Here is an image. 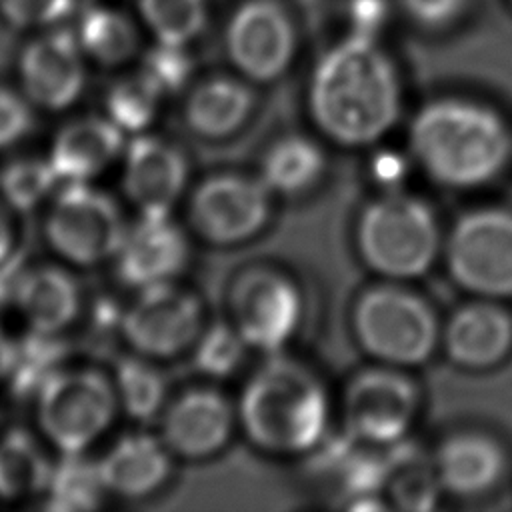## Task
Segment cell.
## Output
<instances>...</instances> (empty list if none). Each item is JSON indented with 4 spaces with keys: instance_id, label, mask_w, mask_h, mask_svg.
<instances>
[{
    "instance_id": "12",
    "label": "cell",
    "mask_w": 512,
    "mask_h": 512,
    "mask_svg": "<svg viewBox=\"0 0 512 512\" xmlns=\"http://www.w3.org/2000/svg\"><path fill=\"white\" fill-rule=\"evenodd\" d=\"M420 408V392L402 368L378 366L358 372L344 392L348 432L364 444L390 448L404 440Z\"/></svg>"
},
{
    "instance_id": "38",
    "label": "cell",
    "mask_w": 512,
    "mask_h": 512,
    "mask_svg": "<svg viewBox=\"0 0 512 512\" xmlns=\"http://www.w3.org/2000/svg\"><path fill=\"white\" fill-rule=\"evenodd\" d=\"M404 12L422 28L438 30L454 24L470 0H400Z\"/></svg>"
},
{
    "instance_id": "27",
    "label": "cell",
    "mask_w": 512,
    "mask_h": 512,
    "mask_svg": "<svg viewBox=\"0 0 512 512\" xmlns=\"http://www.w3.org/2000/svg\"><path fill=\"white\" fill-rule=\"evenodd\" d=\"M322 148L306 136H286L264 154L260 178L274 194H300L310 190L324 174Z\"/></svg>"
},
{
    "instance_id": "23",
    "label": "cell",
    "mask_w": 512,
    "mask_h": 512,
    "mask_svg": "<svg viewBox=\"0 0 512 512\" xmlns=\"http://www.w3.org/2000/svg\"><path fill=\"white\" fill-rule=\"evenodd\" d=\"M506 468L500 444L478 432H460L446 438L434 458V476L442 490L458 498H476L490 492Z\"/></svg>"
},
{
    "instance_id": "11",
    "label": "cell",
    "mask_w": 512,
    "mask_h": 512,
    "mask_svg": "<svg viewBox=\"0 0 512 512\" xmlns=\"http://www.w3.org/2000/svg\"><path fill=\"white\" fill-rule=\"evenodd\" d=\"M228 312L248 348L270 356L294 338L302 320V294L286 274L250 268L234 278Z\"/></svg>"
},
{
    "instance_id": "25",
    "label": "cell",
    "mask_w": 512,
    "mask_h": 512,
    "mask_svg": "<svg viewBox=\"0 0 512 512\" xmlns=\"http://www.w3.org/2000/svg\"><path fill=\"white\" fill-rule=\"evenodd\" d=\"M110 374L124 416L138 424L158 420L170 398L160 362L128 352L114 362Z\"/></svg>"
},
{
    "instance_id": "24",
    "label": "cell",
    "mask_w": 512,
    "mask_h": 512,
    "mask_svg": "<svg viewBox=\"0 0 512 512\" xmlns=\"http://www.w3.org/2000/svg\"><path fill=\"white\" fill-rule=\"evenodd\" d=\"M52 448L36 432L12 426L0 432V502L44 498L52 472Z\"/></svg>"
},
{
    "instance_id": "40",
    "label": "cell",
    "mask_w": 512,
    "mask_h": 512,
    "mask_svg": "<svg viewBox=\"0 0 512 512\" xmlns=\"http://www.w3.org/2000/svg\"><path fill=\"white\" fill-rule=\"evenodd\" d=\"M16 212L0 200V268L20 262V232Z\"/></svg>"
},
{
    "instance_id": "21",
    "label": "cell",
    "mask_w": 512,
    "mask_h": 512,
    "mask_svg": "<svg viewBox=\"0 0 512 512\" xmlns=\"http://www.w3.org/2000/svg\"><path fill=\"white\" fill-rule=\"evenodd\" d=\"M442 342L448 358L460 368H492L512 350V316L496 300L480 298L450 316Z\"/></svg>"
},
{
    "instance_id": "13",
    "label": "cell",
    "mask_w": 512,
    "mask_h": 512,
    "mask_svg": "<svg viewBox=\"0 0 512 512\" xmlns=\"http://www.w3.org/2000/svg\"><path fill=\"white\" fill-rule=\"evenodd\" d=\"M190 162L170 138L144 132L130 136L120 156V192L138 216H168L186 200Z\"/></svg>"
},
{
    "instance_id": "35",
    "label": "cell",
    "mask_w": 512,
    "mask_h": 512,
    "mask_svg": "<svg viewBox=\"0 0 512 512\" xmlns=\"http://www.w3.org/2000/svg\"><path fill=\"white\" fill-rule=\"evenodd\" d=\"M142 68L164 88L168 96L180 92L192 76V60L186 54V48L180 46L158 44L144 56Z\"/></svg>"
},
{
    "instance_id": "26",
    "label": "cell",
    "mask_w": 512,
    "mask_h": 512,
    "mask_svg": "<svg viewBox=\"0 0 512 512\" xmlns=\"http://www.w3.org/2000/svg\"><path fill=\"white\" fill-rule=\"evenodd\" d=\"M168 94L140 66L116 78L104 94V114L130 138L150 132L158 122Z\"/></svg>"
},
{
    "instance_id": "19",
    "label": "cell",
    "mask_w": 512,
    "mask_h": 512,
    "mask_svg": "<svg viewBox=\"0 0 512 512\" xmlns=\"http://www.w3.org/2000/svg\"><path fill=\"white\" fill-rule=\"evenodd\" d=\"M176 456L158 432L130 430L114 440L96 458L98 474L108 498L142 502L160 494L174 476Z\"/></svg>"
},
{
    "instance_id": "33",
    "label": "cell",
    "mask_w": 512,
    "mask_h": 512,
    "mask_svg": "<svg viewBox=\"0 0 512 512\" xmlns=\"http://www.w3.org/2000/svg\"><path fill=\"white\" fill-rule=\"evenodd\" d=\"M246 350L248 344L228 320L206 324L196 338L190 354L194 368L200 374L220 380L232 376L240 368Z\"/></svg>"
},
{
    "instance_id": "4",
    "label": "cell",
    "mask_w": 512,
    "mask_h": 512,
    "mask_svg": "<svg viewBox=\"0 0 512 512\" xmlns=\"http://www.w3.org/2000/svg\"><path fill=\"white\" fill-rule=\"evenodd\" d=\"M34 430L58 456L88 454L122 414L112 374L64 362L34 392Z\"/></svg>"
},
{
    "instance_id": "34",
    "label": "cell",
    "mask_w": 512,
    "mask_h": 512,
    "mask_svg": "<svg viewBox=\"0 0 512 512\" xmlns=\"http://www.w3.org/2000/svg\"><path fill=\"white\" fill-rule=\"evenodd\" d=\"M36 108L20 92L0 84V154L20 146L34 128Z\"/></svg>"
},
{
    "instance_id": "7",
    "label": "cell",
    "mask_w": 512,
    "mask_h": 512,
    "mask_svg": "<svg viewBox=\"0 0 512 512\" xmlns=\"http://www.w3.org/2000/svg\"><path fill=\"white\" fill-rule=\"evenodd\" d=\"M352 328L368 356L394 368L424 364L440 340L430 304L398 284H380L362 292L354 304Z\"/></svg>"
},
{
    "instance_id": "32",
    "label": "cell",
    "mask_w": 512,
    "mask_h": 512,
    "mask_svg": "<svg viewBox=\"0 0 512 512\" xmlns=\"http://www.w3.org/2000/svg\"><path fill=\"white\" fill-rule=\"evenodd\" d=\"M158 44L186 48L206 24V0H138Z\"/></svg>"
},
{
    "instance_id": "16",
    "label": "cell",
    "mask_w": 512,
    "mask_h": 512,
    "mask_svg": "<svg viewBox=\"0 0 512 512\" xmlns=\"http://www.w3.org/2000/svg\"><path fill=\"white\" fill-rule=\"evenodd\" d=\"M238 426L236 406L212 386H190L170 396L158 434L176 460L200 462L220 454Z\"/></svg>"
},
{
    "instance_id": "9",
    "label": "cell",
    "mask_w": 512,
    "mask_h": 512,
    "mask_svg": "<svg viewBox=\"0 0 512 512\" xmlns=\"http://www.w3.org/2000/svg\"><path fill=\"white\" fill-rule=\"evenodd\" d=\"M444 256L462 290L486 300L512 298V210L484 206L462 214Z\"/></svg>"
},
{
    "instance_id": "36",
    "label": "cell",
    "mask_w": 512,
    "mask_h": 512,
    "mask_svg": "<svg viewBox=\"0 0 512 512\" xmlns=\"http://www.w3.org/2000/svg\"><path fill=\"white\" fill-rule=\"evenodd\" d=\"M74 0H0V14L18 28H48L62 22Z\"/></svg>"
},
{
    "instance_id": "1",
    "label": "cell",
    "mask_w": 512,
    "mask_h": 512,
    "mask_svg": "<svg viewBox=\"0 0 512 512\" xmlns=\"http://www.w3.org/2000/svg\"><path fill=\"white\" fill-rule=\"evenodd\" d=\"M314 124L348 148L384 138L400 120L402 84L376 38L344 36L314 66L308 86Z\"/></svg>"
},
{
    "instance_id": "30",
    "label": "cell",
    "mask_w": 512,
    "mask_h": 512,
    "mask_svg": "<svg viewBox=\"0 0 512 512\" xmlns=\"http://www.w3.org/2000/svg\"><path fill=\"white\" fill-rule=\"evenodd\" d=\"M106 498L96 460H90L88 454L60 456L44 494L48 508L66 512L96 510Z\"/></svg>"
},
{
    "instance_id": "42",
    "label": "cell",
    "mask_w": 512,
    "mask_h": 512,
    "mask_svg": "<svg viewBox=\"0 0 512 512\" xmlns=\"http://www.w3.org/2000/svg\"><path fill=\"white\" fill-rule=\"evenodd\" d=\"M510 2H512V0H510Z\"/></svg>"
},
{
    "instance_id": "29",
    "label": "cell",
    "mask_w": 512,
    "mask_h": 512,
    "mask_svg": "<svg viewBox=\"0 0 512 512\" xmlns=\"http://www.w3.org/2000/svg\"><path fill=\"white\" fill-rule=\"evenodd\" d=\"M60 184L48 156L20 154L0 166V200L18 216L44 208Z\"/></svg>"
},
{
    "instance_id": "22",
    "label": "cell",
    "mask_w": 512,
    "mask_h": 512,
    "mask_svg": "<svg viewBox=\"0 0 512 512\" xmlns=\"http://www.w3.org/2000/svg\"><path fill=\"white\" fill-rule=\"evenodd\" d=\"M252 108L254 94L246 82L232 76H210L188 88L180 118L192 136L218 142L236 134L248 122Z\"/></svg>"
},
{
    "instance_id": "5",
    "label": "cell",
    "mask_w": 512,
    "mask_h": 512,
    "mask_svg": "<svg viewBox=\"0 0 512 512\" xmlns=\"http://www.w3.org/2000/svg\"><path fill=\"white\" fill-rule=\"evenodd\" d=\"M356 246L364 264L386 280L424 276L440 254V230L432 208L404 192H386L360 212Z\"/></svg>"
},
{
    "instance_id": "8",
    "label": "cell",
    "mask_w": 512,
    "mask_h": 512,
    "mask_svg": "<svg viewBox=\"0 0 512 512\" xmlns=\"http://www.w3.org/2000/svg\"><path fill=\"white\" fill-rule=\"evenodd\" d=\"M204 326L202 298L178 280L132 292L118 338L128 352L162 364L190 352Z\"/></svg>"
},
{
    "instance_id": "6",
    "label": "cell",
    "mask_w": 512,
    "mask_h": 512,
    "mask_svg": "<svg viewBox=\"0 0 512 512\" xmlns=\"http://www.w3.org/2000/svg\"><path fill=\"white\" fill-rule=\"evenodd\" d=\"M42 240L74 270L112 264L128 220L122 204L94 182H62L42 208Z\"/></svg>"
},
{
    "instance_id": "10",
    "label": "cell",
    "mask_w": 512,
    "mask_h": 512,
    "mask_svg": "<svg viewBox=\"0 0 512 512\" xmlns=\"http://www.w3.org/2000/svg\"><path fill=\"white\" fill-rule=\"evenodd\" d=\"M272 192L262 178L218 172L186 194L188 228L212 246H236L258 236L270 220Z\"/></svg>"
},
{
    "instance_id": "15",
    "label": "cell",
    "mask_w": 512,
    "mask_h": 512,
    "mask_svg": "<svg viewBox=\"0 0 512 512\" xmlns=\"http://www.w3.org/2000/svg\"><path fill=\"white\" fill-rule=\"evenodd\" d=\"M20 92L42 112H66L84 94L86 56L68 28H48L18 56Z\"/></svg>"
},
{
    "instance_id": "2",
    "label": "cell",
    "mask_w": 512,
    "mask_h": 512,
    "mask_svg": "<svg viewBox=\"0 0 512 512\" xmlns=\"http://www.w3.org/2000/svg\"><path fill=\"white\" fill-rule=\"evenodd\" d=\"M408 146L436 184L470 190L504 172L512 156V134L504 118L480 102L438 98L414 114Z\"/></svg>"
},
{
    "instance_id": "31",
    "label": "cell",
    "mask_w": 512,
    "mask_h": 512,
    "mask_svg": "<svg viewBox=\"0 0 512 512\" xmlns=\"http://www.w3.org/2000/svg\"><path fill=\"white\" fill-rule=\"evenodd\" d=\"M64 362H68L66 336L24 332L18 336V356L6 386L18 398H32L38 386Z\"/></svg>"
},
{
    "instance_id": "41",
    "label": "cell",
    "mask_w": 512,
    "mask_h": 512,
    "mask_svg": "<svg viewBox=\"0 0 512 512\" xmlns=\"http://www.w3.org/2000/svg\"><path fill=\"white\" fill-rule=\"evenodd\" d=\"M18 356V336L0 318V384L6 386Z\"/></svg>"
},
{
    "instance_id": "37",
    "label": "cell",
    "mask_w": 512,
    "mask_h": 512,
    "mask_svg": "<svg viewBox=\"0 0 512 512\" xmlns=\"http://www.w3.org/2000/svg\"><path fill=\"white\" fill-rule=\"evenodd\" d=\"M390 14L388 0H344L342 16L348 24L346 36L376 38Z\"/></svg>"
},
{
    "instance_id": "18",
    "label": "cell",
    "mask_w": 512,
    "mask_h": 512,
    "mask_svg": "<svg viewBox=\"0 0 512 512\" xmlns=\"http://www.w3.org/2000/svg\"><path fill=\"white\" fill-rule=\"evenodd\" d=\"M8 308L24 332L66 336L80 322L86 300L74 268L54 260L20 266Z\"/></svg>"
},
{
    "instance_id": "20",
    "label": "cell",
    "mask_w": 512,
    "mask_h": 512,
    "mask_svg": "<svg viewBox=\"0 0 512 512\" xmlns=\"http://www.w3.org/2000/svg\"><path fill=\"white\" fill-rule=\"evenodd\" d=\"M128 136L102 112L66 120L52 136L48 160L60 182H94L124 152Z\"/></svg>"
},
{
    "instance_id": "17",
    "label": "cell",
    "mask_w": 512,
    "mask_h": 512,
    "mask_svg": "<svg viewBox=\"0 0 512 512\" xmlns=\"http://www.w3.org/2000/svg\"><path fill=\"white\" fill-rule=\"evenodd\" d=\"M188 230L168 216H138L128 224L124 240L112 260L118 280L130 292L178 282L190 264Z\"/></svg>"
},
{
    "instance_id": "28",
    "label": "cell",
    "mask_w": 512,
    "mask_h": 512,
    "mask_svg": "<svg viewBox=\"0 0 512 512\" xmlns=\"http://www.w3.org/2000/svg\"><path fill=\"white\" fill-rule=\"evenodd\" d=\"M76 38L84 56L104 68H118L140 50L134 22L120 10L106 6H94L82 14Z\"/></svg>"
},
{
    "instance_id": "39",
    "label": "cell",
    "mask_w": 512,
    "mask_h": 512,
    "mask_svg": "<svg viewBox=\"0 0 512 512\" xmlns=\"http://www.w3.org/2000/svg\"><path fill=\"white\" fill-rule=\"evenodd\" d=\"M436 488H440V486H438L434 474L428 476V474H420V472H410L396 482L394 496L402 508L424 510V508L432 506Z\"/></svg>"
},
{
    "instance_id": "3",
    "label": "cell",
    "mask_w": 512,
    "mask_h": 512,
    "mask_svg": "<svg viewBox=\"0 0 512 512\" xmlns=\"http://www.w3.org/2000/svg\"><path fill=\"white\" fill-rule=\"evenodd\" d=\"M238 426L262 452L292 456L316 448L330 418L320 378L302 362L278 354L248 378L236 404Z\"/></svg>"
},
{
    "instance_id": "14",
    "label": "cell",
    "mask_w": 512,
    "mask_h": 512,
    "mask_svg": "<svg viewBox=\"0 0 512 512\" xmlns=\"http://www.w3.org/2000/svg\"><path fill=\"white\" fill-rule=\"evenodd\" d=\"M224 46L240 76L252 82H272L292 64L296 28L278 0H244L232 12Z\"/></svg>"
}]
</instances>
